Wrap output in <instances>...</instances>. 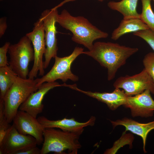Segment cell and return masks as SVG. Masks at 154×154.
I'll use <instances>...</instances> for the list:
<instances>
[{
	"instance_id": "1",
	"label": "cell",
	"mask_w": 154,
	"mask_h": 154,
	"mask_svg": "<svg viewBox=\"0 0 154 154\" xmlns=\"http://www.w3.org/2000/svg\"><path fill=\"white\" fill-rule=\"evenodd\" d=\"M139 50L110 42H97L92 49L84 51L83 54L90 56L108 70V80H113L118 69L126 63L127 60Z\"/></svg>"
},
{
	"instance_id": "6",
	"label": "cell",
	"mask_w": 154,
	"mask_h": 154,
	"mask_svg": "<svg viewBox=\"0 0 154 154\" xmlns=\"http://www.w3.org/2000/svg\"><path fill=\"white\" fill-rule=\"evenodd\" d=\"M84 52L83 48L76 47L72 53L68 56L63 57L56 56L54 58V63L50 71L42 77L36 79L37 87H39L44 82H54L58 79L64 82L68 80L74 82L78 81L79 78L72 73L71 66L76 58L83 54Z\"/></svg>"
},
{
	"instance_id": "5",
	"label": "cell",
	"mask_w": 154,
	"mask_h": 154,
	"mask_svg": "<svg viewBox=\"0 0 154 154\" xmlns=\"http://www.w3.org/2000/svg\"><path fill=\"white\" fill-rule=\"evenodd\" d=\"M9 66L19 77L27 78L29 74V63L34 60L32 43L26 35L16 43L11 44L8 49Z\"/></svg>"
},
{
	"instance_id": "27",
	"label": "cell",
	"mask_w": 154,
	"mask_h": 154,
	"mask_svg": "<svg viewBox=\"0 0 154 154\" xmlns=\"http://www.w3.org/2000/svg\"><path fill=\"white\" fill-rule=\"evenodd\" d=\"M75 0H64V1H62V2H61L60 3L58 4V5L54 7V8L55 9H58V8L62 6L64 4L67 3H68L69 2H71V1H74ZM104 0H98V1L101 2H102Z\"/></svg>"
},
{
	"instance_id": "28",
	"label": "cell",
	"mask_w": 154,
	"mask_h": 154,
	"mask_svg": "<svg viewBox=\"0 0 154 154\" xmlns=\"http://www.w3.org/2000/svg\"><path fill=\"white\" fill-rule=\"evenodd\" d=\"M152 0L154 2V0Z\"/></svg>"
},
{
	"instance_id": "8",
	"label": "cell",
	"mask_w": 154,
	"mask_h": 154,
	"mask_svg": "<svg viewBox=\"0 0 154 154\" xmlns=\"http://www.w3.org/2000/svg\"><path fill=\"white\" fill-rule=\"evenodd\" d=\"M58 14L57 9H46L41 13L40 18L43 23L46 46L44 55V69L48 67L51 59L57 56L58 47L56 24Z\"/></svg>"
},
{
	"instance_id": "16",
	"label": "cell",
	"mask_w": 154,
	"mask_h": 154,
	"mask_svg": "<svg viewBox=\"0 0 154 154\" xmlns=\"http://www.w3.org/2000/svg\"><path fill=\"white\" fill-rule=\"evenodd\" d=\"M113 128L121 125L125 128V131H129L141 137L143 143V150L146 152L145 146L147 135L149 133L154 129V121L146 123L138 122L130 118L125 117L115 121H110Z\"/></svg>"
},
{
	"instance_id": "29",
	"label": "cell",
	"mask_w": 154,
	"mask_h": 154,
	"mask_svg": "<svg viewBox=\"0 0 154 154\" xmlns=\"http://www.w3.org/2000/svg\"><path fill=\"white\" fill-rule=\"evenodd\" d=\"M0 1H2V0H0Z\"/></svg>"
},
{
	"instance_id": "13",
	"label": "cell",
	"mask_w": 154,
	"mask_h": 154,
	"mask_svg": "<svg viewBox=\"0 0 154 154\" xmlns=\"http://www.w3.org/2000/svg\"><path fill=\"white\" fill-rule=\"evenodd\" d=\"M59 86H61V84L55 81L43 83L37 90L31 94L20 105L19 110L26 112L36 118L43 111L44 105L42 101L45 95L50 90Z\"/></svg>"
},
{
	"instance_id": "25",
	"label": "cell",
	"mask_w": 154,
	"mask_h": 154,
	"mask_svg": "<svg viewBox=\"0 0 154 154\" xmlns=\"http://www.w3.org/2000/svg\"><path fill=\"white\" fill-rule=\"evenodd\" d=\"M15 154H41V149L36 146H34L21 150Z\"/></svg>"
},
{
	"instance_id": "15",
	"label": "cell",
	"mask_w": 154,
	"mask_h": 154,
	"mask_svg": "<svg viewBox=\"0 0 154 154\" xmlns=\"http://www.w3.org/2000/svg\"><path fill=\"white\" fill-rule=\"evenodd\" d=\"M37 119L44 128H56L64 131L82 133L84 127L94 125L96 118L94 116H92L88 121L84 122H79L73 118H65L61 119L52 120L44 116H41Z\"/></svg>"
},
{
	"instance_id": "20",
	"label": "cell",
	"mask_w": 154,
	"mask_h": 154,
	"mask_svg": "<svg viewBox=\"0 0 154 154\" xmlns=\"http://www.w3.org/2000/svg\"><path fill=\"white\" fill-rule=\"evenodd\" d=\"M141 0L142 11L140 19L149 29L154 31V13L151 7V0Z\"/></svg>"
},
{
	"instance_id": "12",
	"label": "cell",
	"mask_w": 154,
	"mask_h": 154,
	"mask_svg": "<svg viewBox=\"0 0 154 154\" xmlns=\"http://www.w3.org/2000/svg\"><path fill=\"white\" fill-rule=\"evenodd\" d=\"M63 86L105 103L108 108L112 110H116L121 105L124 106L127 103L128 96L125 94L123 90H121L119 88H115L114 91L110 93H101L82 90L78 88L76 84L70 85L64 83Z\"/></svg>"
},
{
	"instance_id": "18",
	"label": "cell",
	"mask_w": 154,
	"mask_h": 154,
	"mask_svg": "<svg viewBox=\"0 0 154 154\" xmlns=\"http://www.w3.org/2000/svg\"><path fill=\"white\" fill-rule=\"evenodd\" d=\"M138 0H121L118 2L110 1L108 3L111 9L117 11L123 16V19L140 18V14L137 10Z\"/></svg>"
},
{
	"instance_id": "23",
	"label": "cell",
	"mask_w": 154,
	"mask_h": 154,
	"mask_svg": "<svg viewBox=\"0 0 154 154\" xmlns=\"http://www.w3.org/2000/svg\"><path fill=\"white\" fill-rule=\"evenodd\" d=\"M144 69L154 82V52H150L144 56L143 60Z\"/></svg>"
},
{
	"instance_id": "19",
	"label": "cell",
	"mask_w": 154,
	"mask_h": 154,
	"mask_svg": "<svg viewBox=\"0 0 154 154\" xmlns=\"http://www.w3.org/2000/svg\"><path fill=\"white\" fill-rule=\"evenodd\" d=\"M17 76L9 65L0 67V98L3 99Z\"/></svg>"
},
{
	"instance_id": "22",
	"label": "cell",
	"mask_w": 154,
	"mask_h": 154,
	"mask_svg": "<svg viewBox=\"0 0 154 154\" xmlns=\"http://www.w3.org/2000/svg\"><path fill=\"white\" fill-rule=\"evenodd\" d=\"M133 34L145 40L154 51V31L149 29L134 32Z\"/></svg>"
},
{
	"instance_id": "3",
	"label": "cell",
	"mask_w": 154,
	"mask_h": 154,
	"mask_svg": "<svg viewBox=\"0 0 154 154\" xmlns=\"http://www.w3.org/2000/svg\"><path fill=\"white\" fill-rule=\"evenodd\" d=\"M82 133L64 131L54 128H44L41 154H46L51 152L65 154L66 150L68 154H77L82 147L79 140Z\"/></svg>"
},
{
	"instance_id": "2",
	"label": "cell",
	"mask_w": 154,
	"mask_h": 154,
	"mask_svg": "<svg viewBox=\"0 0 154 154\" xmlns=\"http://www.w3.org/2000/svg\"><path fill=\"white\" fill-rule=\"evenodd\" d=\"M56 23L72 34V40L91 50L94 41L97 39L107 38L108 34L99 29L85 17L74 16L66 9L58 14Z\"/></svg>"
},
{
	"instance_id": "30",
	"label": "cell",
	"mask_w": 154,
	"mask_h": 154,
	"mask_svg": "<svg viewBox=\"0 0 154 154\" xmlns=\"http://www.w3.org/2000/svg\"><path fill=\"white\" fill-rule=\"evenodd\" d=\"M119 0V1H120V0Z\"/></svg>"
},
{
	"instance_id": "26",
	"label": "cell",
	"mask_w": 154,
	"mask_h": 154,
	"mask_svg": "<svg viewBox=\"0 0 154 154\" xmlns=\"http://www.w3.org/2000/svg\"><path fill=\"white\" fill-rule=\"evenodd\" d=\"M7 19L5 17H3L0 19V38L4 34L7 29Z\"/></svg>"
},
{
	"instance_id": "14",
	"label": "cell",
	"mask_w": 154,
	"mask_h": 154,
	"mask_svg": "<svg viewBox=\"0 0 154 154\" xmlns=\"http://www.w3.org/2000/svg\"><path fill=\"white\" fill-rule=\"evenodd\" d=\"M151 92L146 90L134 96H128L127 104L124 106L131 110L133 117H152L154 113V100Z\"/></svg>"
},
{
	"instance_id": "10",
	"label": "cell",
	"mask_w": 154,
	"mask_h": 154,
	"mask_svg": "<svg viewBox=\"0 0 154 154\" xmlns=\"http://www.w3.org/2000/svg\"><path fill=\"white\" fill-rule=\"evenodd\" d=\"M37 145V141L34 137L21 134L13 124L0 143V154H15L21 150Z\"/></svg>"
},
{
	"instance_id": "17",
	"label": "cell",
	"mask_w": 154,
	"mask_h": 154,
	"mask_svg": "<svg viewBox=\"0 0 154 154\" xmlns=\"http://www.w3.org/2000/svg\"><path fill=\"white\" fill-rule=\"evenodd\" d=\"M149 29L140 18L123 19L118 27L113 31L111 38L116 40L125 34Z\"/></svg>"
},
{
	"instance_id": "4",
	"label": "cell",
	"mask_w": 154,
	"mask_h": 154,
	"mask_svg": "<svg viewBox=\"0 0 154 154\" xmlns=\"http://www.w3.org/2000/svg\"><path fill=\"white\" fill-rule=\"evenodd\" d=\"M34 79H24L17 76L3 99L5 117L10 123L13 121L20 105L29 96L38 89Z\"/></svg>"
},
{
	"instance_id": "11",
	"label": "cell",
	"mask_w": 154,
	"mask_h": 154,
	"mask_svg": "<svg viewBox=\"0 0 154 154\" xmlns=\"http://www.w3.org/2000/svg\"><path fill=\"white\" fill-rule=\"evenodd\" d=\"M13 121V124L20 133L32 136L36 139L38 145L43 143L44 128L36 118L26 112L19 110Z\"/></svg>"
},
{
	"instance_id": "24",
	"label": "cell",
	"mask_w": 154,
	"mask_h": 154,
	"mask_svg": "<svg viewBox=\"0 0 154 154\" xmlns=\"http://www.w3.org/2000/svg\"><path fill=\"white\" fill-rule=\"evenodd\" d=\"M11 44L9 42H6L0 48V67L9 65L7 54Z\"/></svg>"
},
{
	"instance_id": "9",
	"label": "cell",
	"mask_w": 154,
	"mask_h": 154,
	"mask_svg": "<svg viewBox=\"0 0 154 154\" xmlns=\"http://www.w3.org/2000/svg\"><path fill=\"white\" fill-rule=\"evenodd\" d=\"M115 88H122L128 96L140 94L149 90L154 95V82L144 68L139 73L118 78L113 84Z\"/></svg>"
},
{
	"instance_id": "21",
	"label": "cell",
	"mask_w": 154,
	"mask_h": 154,
	"mask_svg": "<svg viewBox=\"0 0 154 154\" xmlns=\"http://www.w3.org/2000/svg\"><path fill=\"white\" fill-rule=\"evenodd\" d=\"M5 117L3 100L0 98V143L11 126Z\"/></svg>"
},
{
	"instance_id": "7",
	"label": "cell",
	"mask_w": 154,
	"mask_h": 154,
	"mask_svg": "<svg viewBox=\"0 0 154 154\" xmlns=\"http://www.w3.org/2000/svg\"><path fill=\"white\" fill-rule=\"evenodd\" d=\"M31 40L33 46L34 60L33 66L29 72L28 78L34 79L39 75H44L43 56L46 51L44 31L42 21L39 18L34 24L32 31L25 35Z\"/></svg>"
}]
</instances>
